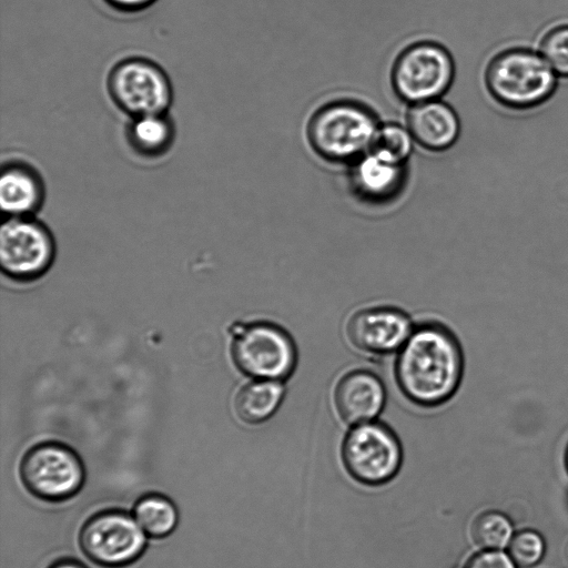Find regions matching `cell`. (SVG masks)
Segmentation results:
<instances>
[{
  "instance_id": "cell-1",
  "label": "cell",
  "mask_w": 568,
  "mask_h": 568,
  "mask_svg": "<svg viewBox=\"0 0 568 568\" xmlns=\"http://www.w3.org/2000/svg\"><path fill=\"white\" fill-rule=\"evenodd\" d=\"M464 354L459 341L445 325L428 322L414 327L397 352L394 376L402 394L413 404L436 407L459 388Z\"/></svg>"
},
{
  "instance_id": "cell-2",
  "label": "cell",
  "mask_w": 568,
  "mask_h": 568,
  "mask_svg": "<svg viewBox=\"0 0 568 568\" xmlns=\"http://www.w3.org/2000/svg\"><path fill=\"white\" fill-rule=\"evenodd\" d=\"M379 125L368 106L338 100L311 115L306 136L312 150L325 161L354 163L369 152Z\"/></svg>"
},
{
  "instance_id": "cell-3",
  "label": "cell",
  "mask_w": 568,
  "mask_h": 568,
  "mask_svg": "<svg viewBox=\"0 0 568 568\" xmlns=\"http://www.w3.org/2000/svg\"><path fill=\"white\" fill-rule=\"evenodd\" d=\"M485 82L501 105L527 110L546 102L556 91L559 77L538 50L509 48L488 63Z\"/></svg>"
},
{
  "instance_id": "cell-4",
  "label": "cell",
  "mask_w": 568,
  "mask_h": 568,
  "mask_svg": "<svg viewBox=\"0 0 568 568\" xmlns=\"http://www.w3.org/2000/svg\"><path fill=\"white\" fill-rule=\"evenodd\" d=\"M456 77L453 54L433 41L406 47L395 59L390 81L395 94L409 104L440 99Z\"/></svg>"
},
{
  "instance_id": "cell-5",
  "label": "cell",
  "mask_w": 568,
  "mask_h": 568,
  "mask_svg": "<svg viewBox=\"0 0 568 568\" xmlns=\"http://www.w3.org/2000/svg\"><path fill=\"white\" fill-rule=\"evenodd\" d=\"M106 90L113 104L130 118L168 113L173 102L168 73L143 57L118 61L109 71Z\"/></svg>"
},
{
  "instance_id": "cell-6",
  "label": "cell",
  "mask_w": 568,
  "mask_h": 568,
  "mask_svg": "<svg viewBox=\"0 0 568 568\" xmlns=\"http://www.w3.org/2000/svg\"><path fill=\"white\" fill-rule=\"evenodd\" d=\"M232 357L237 368L255 379L284 382L297 365L294 339L280 325L254 322L236 327Z\"/></svg>"
},
{
  "instance_id": "cell-7",
  "label": "cell",
  "mask_w": 568,
  "mask_h": 568,
  "mask_svg": "<svg viewBox=\"0 0 568 568\" xmlns=\"http://www.w3.org/2000/svg\"><path fill=\"white\" fill-rule=\"evenodd\" d=\"M20 478L34 497L60 503L80 491L85 471L73 449L61 443L44 442L24 454L20 463Z\"/></svg>"
},
{
  "instance_id": "cell-8",
  "label": "cell",
  "mask_w": 568,
  "mask_h": 568,
  "mask_svg": "<svg viewBox=\"0 0 568 568\" xmlns=\"http://www.w3.org/2000/svg\"><path fill=\"white\" fill-rule=\"evenodd\" d=\"M146 534L134 517L119 509L91 516L82 526L79 544L93 564L122 568L136 561L146 547Z\"/></svg>"
},
{
  "instance_id": "cell-9",
  "label": "cell",
  "mask_w": 568,
  "mask_h": 568,
  "mask_svg": "<svg viewBox=\"0 0 568 568\" xmlns=\"http://www.w3.org/2000/svg\"><path fill=\"white\" fill-rule=\"evenodd\" d=\"M342 458L352 477L377 486L398 473L403 452L395 433L387 425L372 420L353 426L346 434Z\"/></svg>"
},
{
  "instance_id": "cell-10",
  "label": "cell",
  "mask_w": 568,
  "mask_h": 568,
  "mask_svg": "<svg viewBox=\"0 0 568 568\" xmlns=\"http://www.w3.org/2000/svg\"><path fill=\"white\" fill-rule=\"evenodd\" d=\"M54 258V241L48 227L33 216L8 217L0 230V265L10 278L33 281Z\"/></svg>"
},
{
  "instance_id": "cell-11",
  "label": "cell",
  "mask_w": 568,
  "mask_h": 568,
  "mask_svg": "<svg viewBox=\"0 0 568 568\" xmlns=\"http://www.w3.org/2000/svg\"><path fill=\"white\" fill-rule=\"evenodd\" d=\"M402 310L373 306L356 311L345 325L347 342L357 351L384 356L398 352L414 329Z\"/></svg>"
},
{
  "instance_id": "cell-12",
  "label": "cell",
  "mask_w": 568,
  "mask_h": 568,
  "mask_svg": "<svg viewBox=\"0 0 568 568\" xmlns=\"http://www.w3.org/2000/svg\"><path fill=\"white\" fill-rule=\"evenodd\" d=\"M332 399L337 416L355 426L377 418L386 403V388L375 373L352 369L338 378Z\"/></svg>"
},
{
  "instance_id": "cell-13",
  "label": "cell",
  "mask_w": 568,
  "mask_h": 568,
  "mask_svg": "<svg viewBox=\"0 0 568 568\" xmlns=\"http://www.w3.org/2000/svg\"><path fill=\"white\" fill-rule=\"evenodd\" d=\"M406 123L413 140L433 152L449 150L462 135L458 112L439 99L412 104Z\"/></svg>"
},
{
  "instance_id": "cell-14",
  "label": "cell",
  "mask_w": 568,
  "mask_h": 568,
  "mask_svg": "<svg viewBox=\"0 0 568 568\" xmlns=\"http://www.w3.org/2000/svg\"><path fill=\"white\" fill-rule=\"evenodd\" d=\"M45 199V183L32 164L18 159L2 163L0 206L8 217L33 216Z\"/></svg>"
},
{
  "instance_id": "cell-15",
  "label": "cell",
  "mask_w": 568,
  "mask_h": 568,
  "mask_svg": "<svg viewBox=\"0 0 568 568\" xmlns=\"http://www.w3.org/2000/svg\"><path fill=\"white\" fill-rule=\"evenodd\" d=\"M351 185L355 194L369 203L395 199L406 181V165L395 164L367 152L352 163Z\"/></svg>"
},
{
  "instance_id": "cell-16",
  "label": "cell",
  "mask_w": 568,
  "mask_h": 568,
  "mask_svg": "<svg viewBox=\"0 0 568 568\" xmlns=\"http://www.w3.org/2000/svg\"><path fill=\"white\" fill-rule=\"evenodd\" d=\"M175 126L169 113L130 118L125 140L132 152L153 160L165 155L173 145Z\"/></svg>"
},
{
  "instance_id": "cell-17",
  "label": "cell",
  "mask_w": 568,
  "mask_h": 568,
  "mask_svg": "<svg viewBox=\"0 0 568 568\" xmlns=\"http://www.w3.org/2000/svg\"><path fill=\"white\" fill-rule=\"evenodd\" d=\"M284 395L283 382L252 378L236 393L234 409L242 422L262 424L277 412Z\"/></svg>"
},
{
  "instance_id": "cell-18",
  "label": "cell",
  "mask_w": 568,
  "mask_h": 568,
  "mask_svg": "<svg viewBox=\"0 0 568 568\" xmlns=\"http://www.w3.org/2000/svg\"><path fill=\"white\" fill-rule=\"evenodd\" d=\"M133 517L152 538H164L173 532L179 521L174 503L161 494H146L134 505Z\"/></svg>"
},
{
  "instance_id": "cell-19",
  "label": "cell",
  "mask_w": 568,
  "mask_h": 568,
  "mask_svg": "<svg viewBox=\"0 0 568 568\" xmlns=\"http://www.w3.org/2000/svg\"><path fill=\"white\" fill-rule=\"evenodd\" d=\"M470 534L474 542L481 549H504L515 532L511 520L505 514L488 510L474 519Z\"/></svg>"
},
{
  "instance_id": "cell-20",
  "label": "cell",
  "mask_w": 568,
  "mask_h": 568,
  "mask_svg": "<svg viewBox=\"0 0 568 568\" xmlns=\"http://www.w3.org/2000/svg\"><path fill=\"white\" fill-rule=\"evenodd\" d=\"M409 131L397 123L379 125L369 152L395 164L406 165L412 152Z\"/></svg>"
},
{
  "instance_id": "cell-21",
  "label": "cell",
  "mask_w": 568,
  "mask_h": 568,
  "mask_svg": "<svg viewBox=\"0 0 568 568\" xmlns=\"http://www.w3.org/2000/svg\"><path fill=\"white\" fill-rule=\"evenodd\" d=\"M546 544L542 536L532 529H523L514 534L507 546V552L520 568H531L544 557Z\"/></svg>"
},
{
  "instance_id": "cell-22",
  "label": "cell",
  "mask_w": 568,
  "mask_h": 568,
  "mask_svg": "<svg viewBox=\"0 0 568 568\" xmlns=\"http://www.w3.org/2000/svg\"><path fill=\"white\" fill-rule=\"evenodd\" d=\"M538 51L559 78H568V23L549 29Z\"/></svg>"
},
{
  "instance_id": "cell-23",
  "label": "cell",
  "mask_w": 568,
  "mask_h": 568,
  "mask_svg": "<svg viewBox=\"0 0 568 568\" xmlns=\"http://www.w3.org/2000/svg\"><path fill=\"white\" fill-rule=\"evenodd\" d=\"M465 568H518L507 551L503 549H483L474 555Z\"/></svg>"
},
{
  "instance_id": "cell-24",
  "label": "cell",
  "mask_w": 568,
  "mask_h": 568,
  "mask_svg": "<svg viewBox=\"0 0 568 568\" xmlns=\"http://www.w3.org/2000/svg\"><path fill=\"white\" fill-rule=\"evenodd\" d=\"M111 9L122 13H136L152 7L158 0H102Z\"/></svg>"
},
{
  "instance_id": "cell-25",
  "label": "cell",
  "mask_w": 568,
  "mask_h": 568,
  "mask_svg": "<svg viewBox=\"0 0 568 568\" xmlns=\"http://www.w3.org/2000/svg\"><path fill=\"white\" fill-rule=\"evenodd\" d=\"M48 568H87L75 559L62 558L51 564Z\"/></svg>"
},
{
  "instance_id": "cell-26",
  "label": "cell",
  "mask_w": 568,
  "mask_h": 568,
  "mask_svg": "<svg viewBox=\"0 0 568 568\" xmlns=\"http://www.w3.org/2000/svg\"><path fill=\"white\" fill-rule=\"evenodd\" d=\"M565 465H566V469L568 471V446H567L566 453H565Z\"/></svg>"
},
{
  "instance_id": "cell-27",
  "label": "cell",
  "mask_w": 568,
  "mask_h": 568,
  "mask_svg": "<svg viewBox=\"0 0 568 568\" xmlns=\"http://www.w3.org/2000/svg\"><path fill=\"white\" fill-rule=\"evenodd\" d=\"M566 556H567V559H568V545L566 547Z\"/></svg>"
}]
</instances>
